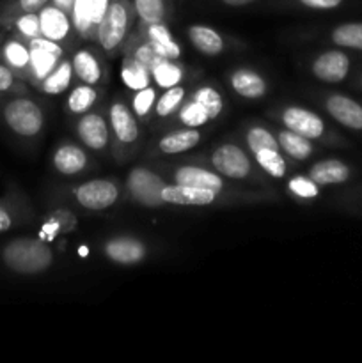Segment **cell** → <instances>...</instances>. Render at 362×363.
<instances>
[{
  "instance_id": "f546056e",
  "label": "cell",
  "mask_w": 362,
  "mask_h": 363,
  "mask_svg": "<svg viewBox=\"0 0 362 363\" xmlns=\"http://www.w3.org/2000/svg\"><path fill=\"white\" fill-rule=\"evenodd\" d=\"M28 48H31V77H28V80H34L35 84H39L57 66L60 57L48 52V50L38 48V46H28Z\"/></svg>"
},
{
  "instance_id": "e575fe53",
  "label": "cell",
  "mask_w": 362,
  "mask_h": 363,
  "mask_svg": "<svg viewBox=\"0 0 362 363\" xmlns=\"http://www.w3.org/2000/svg\"><path fill=\"white\" fill-rule=\"evenodd\" d=\"M133 9L144 25L160 23L165 20L167 2L165 0H133Z\"/></svg>"
},
{
  "instance_id": "5bb4252c",
  "label": "cell",
  "mask_w": 362,
  "mask_h": 363,
  "mask_svg": "<svg viewBox=\"0 0 362 363\" xmlns=\"http://www.w3.org/2000/svg\"><path fill=\"white\" fill-rule=\"evenodd\" d=\"M220 194L213 190H206V188H194V186H183V184H165L162 190V199L165 204L172 206H212L216 202Z\"/></svg>"
},
{
  "instance_id": "ac0fdd59",
  "label": "cell",
  "mask_w": 362,
  "mask_h": 363,
  "mask_svg": "<svg viewBox=\"0 0 362 363\" xmlns=\"http://www.w3.org/2000/svg\"><path fill=\"white\" fill-rule=\"evenodd\" d=\"M229 84L234 94L245 99H259L268 92V82L258 71L248 67L234 69L229 77Z\"/></svg>"
},
{
  "instance_id": "9c48e42d",
  "label": "cell",
  "mask_w": 362,
  "mask_h": 363,
  "mask_svg": "<svg viewBox=\"0 0 362 363\" xmlns=\"http://www.w3.org/2000/svg\"><path fill=\"white\" fill-rule=\"evenodd\" d=\"M327 113L343 128L362 133V105L341 92H332L323 101Z\"/></svg>"
},
{
  "instance_id": "60d3db41",
  "label": "cell",
  "mask_w": 362,
  "mask_h": 363,
  "mask_svg": "<svg viewBox=\"0 0 362 363\" xmlns=\"http://www.w3.org/2000/svg\"><path fill=\"white\" fill-rule=\"evenodd\" d=\"M180 119L185 126L199 128V126H202V124L208 123L209 117H208V113L204 112V108L199 105V103H195L194 99H190V101L185 103L183 108H181Z\"/></svg>"
},
{
  "instance_id": "f1b7e54d",
  "label": "cell",
  "mask_w": 362,
  "mask_h": 363,
  "mask_svg": "<svg viewBox=\"0 0 362 363\" xmlns=\"http://www.w3.org/2000/svg\"><path fill=\"white\" fill-rule=\"evenodd\" d=\"M96 99H98V91L94 89V85L80 84L67 96L66 110L70 113H75V116H84L94 105Z\"/></svg>"
},
{
  "instance_id": "30bf717a",
  "label": "cell",
  "mask_w": 362,
  "mask_h": 363,
  "mask_svg": "<svg viewBox=\"0 0 362 363\" xmlns=\"http://www.w3.org/2000/svg\"><path fill=\"white\" fill-rule=\"evenodd\" d=\"M77 137L85 147L103 151L110 144V128L102 113H84L77 123Z\"/></svg>"
},
{
  "instance_id": "4316f807",
  "label": "cell",
  "mask_w": 362,
  "mask_h": 363,
  "mask_svg": "<svg viewBox=\"0 0 362 363\" xmlns=\"http://www.w3.org/2000/svg\"><path fill=\"white\" fill-rule=\"evenodd\" d=\"M254 162L266 176L273 177V179H283L287 174V162L284 158L283 151L277 149H259L254 155Z\"/></svg>"
},
{
  "instance_id": "2e32d148",
  "label": "cell",
  "mask_w": 362,
  "mask_h": 363,
  "mask_svg": "<svg viewBox=\"0 0 362 363\" xmlns=\"http://www.w3.org/2000/svg\"><path fill=\"white\" fill-rule=\"evenodd\" d=\"M39 23H41V35L50 39V41L60 43L67 39L71 27V16L67 11L60 9L55 4H46L41 11H39Z\"/></svg>"
},
{
  "instance_id": "f35d334b",
  "label": "cell",
  "mask_w": 362,
  "mask_h": 363,
  "mask_svg": "<svg viewBox=\"0 0 362 363\" xmlns=\"http://www.w3.org/2000/svg\"><path fill=\"white\" fill-rule=\"evenodd\" d=\"M287 188H290L291 194L298 199H304V201H311L319 195V184H316L314 181L309 176H293L287 181Z\"/></svg>"
},
{
  "instance_id": "d6a6232c",
  "label": "cell",
  "mask_w": 362,
  "mask_h": 363,
  "mask_svg": "<svg viewBox=\"0 0 362 363\" xmlns=\"http://www.w3.org/2000/svg\"><path fill=\"white\" fill-rule=\"evenodd\" d=\"M192 99L204 108L209 121L216 119V117L224 112L222 96H220V92L216 91L215 87H212V85H202V87L195 89L194 94H192Z\"/></svg>"
},
{
  "instance_id": "bcb514c9",
  "label": "cell",
  "mask_w": 362,
  "mask_h": 363,
  "mask_svg": "<svg viewBox=\"0 0 362 363\" xmlns=\"http://www.w3.org/2000/svg\"><path fill=\"white\" fill-rule=\"evenodd\" d=\"M91 4H92V21H94V27H98L102 18L105 16L106 9H109L110 0H91Z\"/></svg>"
},
{
  "instance_id": "5b68a950",
  "label": "cell",
  "mask_w": 362,
  "mask_h": 363,
  "mask_svg": "<svg viewBox=\"0 0 362 363\" xmlns=\"http://www.w3.org/2000/svg\"><path fill=\"white\" fill-rule=\"evenodd\" d=\"M165 184L162 176L146 167H135L126 177V190L130 197L137 204L148 209H158L167 206L162 199V190Z\"/></svg>"
},
{
  "instance_id": "6da1fadb",
  "label": "cell",
  "mask_w": 362,
  "mask_h": 363,
  "mask_svg": "<svg viewBox=\"0 0 362 363\" xmlns=\"http://www.w3.org/2000/svg\"><path fill=\"white\" fill-rule=\"evenodd\" d=\"M2 264L16 275L32 277L46 272L53 264V252L39 238H14L0 250Z\"/></svg>"
},
{
  "instance_id": "7bdbcfd3",
  "label": "cell",
  "mask_w": 362,
  "mask_h": 363,
  "mask_svg": "<svg viewBox=\"0 0 362 363\" xmlns=\"http://www.w3.org/2000/svg\"><path fill=\"white\" fill-rule=\"evenodd\" d=\"M131 57H135L138 62L144 64V66L148 67L149 71H151L153 67L156 66V64L162 62V60H163V57L160 55V53H156V50L153 48V46L149 45L148 41H146L144 45L137 46V48H135V52H133V55H131Z\"/></svg>"
},
{
  "instance_id": "44dd1931",
  "label": "cell",
  "mask_w": 362,
  "mask_h": 363,
  "mask_svg": "<svg viewBox=\"0 0 362 363\" xmlns=\"http://www.w3.org/2000/svg\"><path fill=\"white\" fill-rule=\"evenodd\" d=\"M146 39L163 59L177 60L181 57V46L174 41L169 27L163 21L146 25Z\"/></svg>"
},
{
  "instance_id": "7dc6e473",
  "label": "cell",
  "mask_w": 362,
  "mask_h": 363,
  "mask_svg": "<svg viewBox=\"0 0 362 363\" xmlns=\"http://www.w3.org/2000/svg\"><path fill=\"white\" fill-rule=\"evenodd\" d=\"M220 2H224L226 6H231V7H241V6H248V4L256 2V0H220Z\"/></svg>"
},
{
  "instance_id": "52a82bcc",
  "label": "cell",
  "mask_w": 362,
  "mask_h": 363,
  "mask_svg": "<svg viewBox=\"0 0 362 363\" xmlns=\"http://www.w3.org/2000/svg\"><path fill=\"white\" fill-rule=\"evenodd\" d=\"M280 121L284 128L309 138V140H327L329 138V128L327 123L312 110L305 106L291 105L280 112Z\"/></svg>"
},
{
  "instance_id": "8fae6325",
  "label": "cell",
  "mask_w": 362,
  "mask_h": 363,
  "mask_svg": "<svg viewBox=\"0 0 362 363\" xmlns=\"http://www.w3.org/2000/svg\"><path fill=\"white\" fill-rule=\"evenodd\" d=\"M172 179L176 184L206 188V190H213L216 194H222L227 190L226 179L219 172L197 165H180L172 172Z\"/></svg>"
},
{
  "instance_id": "681fc988",
  "label": "cell",
  "mask_w": 362,
  "mask_h": 363,
  "mask_svg": "<svg viewBox=\"0 0 362 363\" xmlns=\"http://www.w3.org/2000/svg\"><path fill=\"white\" fill-rule=\"evenodd\" d=\"M358 84H361V89H362V74H361V78H358Z\"/></svg>"
},
{
  "instance_id": "7402d4cb",
  "label": "cell",
  "mask_w": 362,
  "mask_h": 363,
  "mask_svg": "<svg viewBox=\"0 0 362 363\" xmlns=\"http://www.w3.org/2000/svg\"><path fill=\"white\" fill-rule=\"evenodd\" d=\"M275 135H277V140H279L283 155L290 156V158L295 160V162H305V160H309L316 152V147L314 144H312V140L295 133V131L287 130V128L279 130Z\"/></svg>"
},
{
  "instance_id": "d590c367",
  "label": "cell",
  "mask_w": 362,
  "mask_h": 363,
  "mask_svg": "<svg viewBox=\"0 0 362 363\" xmlns=\"http://www.w3.org/2000/svg\"><path fill=\"white\" fill-rule=\"evenodd\" d=\"M185 96H187V91H185L183 85H172V87L165 89L162 96L158 98L155 106V112L158 117H167L172 116L177 108H180L181 103L185 101Z\"/></svg>"
},
{
  "instance_id": "484cf974",
  "label": "cell",
  "mask_w": 362,
  "mask_h": 363,
  "mask_svg": "<svg viewBox=\"0 0 362 363\" xmlns=\"http://www.w3.org/2000/svg\"><path fill=\"white\" fill-rule=\"evenodd\" d=\"M27 216V206L21 202L18 191L9 190L0 199V234L16 227Z\"/></svg>"
},
{
  "instance_id": "4dcf8cb0",
  "label": "cell",
  "mask_w": 362,
  "mask_h": 363,
  "mask_svg": "<svg viewBox=\"0 0 362 363\" xmlns=\"http://www.w3.org/2000/svg\"><path fill=\"white\" fill-rule=\"evenodd\" d=\"M245 144H247V149L251 155H254V152L259 151V149H277V151H280L277 135L272 133L268 128L259 126V124H254V126L247 128V133H245Z\"/></svg>"
},
{
  "instance_id": "ffe728a7",
  "label": "cell",
  "mask_w": 362,
  "mask_h": 363,
  "mask_svg": "<svg viewBox=\"0 0 362 363\" xmlns=\"http://www.w3.org/2000/svg\"><path fill=\"white\" fill-rule=\"evenodd\" d=\"M188 39H190L192 46L206 57L220 55L224 52V46H226L222 35L208 25H190L188 27Z\"/></svg>"
},
{
  "instance_id": "8d00e7d4",
  "label": "cell",
  "mask_w": 362,
  "mask_h": 363,
  "mask_svg": "<svg viewBox=\"0 0 362 363\" xmlns=\"http://www.w3.org/2000/svg\"><path fill=\"white\" fill-rule=\"evenodd\" d=\"M13 27L18 38L31 41L34 38H41V23L39 13H20L13 18Z\"/></svg>"
},
{
  "instance_id": "b9f144b4",
  "label": "cell",
  "mask_w": 362,
  "mask_h": 363,
  "mask_svg": "<svg viewBox=\"0 0 362 363\" xmlns=\"http://www.w3.org/2000/svg\"><path fill=\"white\" fill-rule=\"evenodd\" d=\"M20 89V77H18L7 64H4L2 60H0V94H6V92H18Z\"/></svg>"
},
{
  "instance_id": "3957f363",
  "label": "cell",
  "mask_w": 362,
  "mask_h": 363,
  "mask_svg": "<svg viewBox=\"0 0 362 363\" xmlns=\"http://www.w3.org/2000/svg\"><path fill=\"white\" fill-rule=\"evenodd\" d=\"M135 9L128 0H110L105 16L96 27V39L103 52L116 53L126 39Z\"/></svg>"
},
{
  "instance_id": "8992f818",
  "label": "cell",
  "mask_w": 362,
  "mask_h": 363,
  "mask_svg": "<svg viewBox=\"0 0 362 363\" xmlns=\"http://www.w3.org/2000/svg\"><path fill=\"white\" fill-rule=\"evenodd\" d=\"M73 195L75 201L82 208L89 211H105L112 208L119 199V186L114 181L102 177V179H91L78 184Z\"/></svg>"
},
{
  "instance_id": "cb8c5ba5",
  "label": "cell",
  "mask_w": 362,
  "mask_h": 363,
  "mask_svg": "<svg viewBox=\"0 0 362 363\" xmlns=\"http://www.w3.org/2000/svg\"><path fill=\"white\" fill-rule=\"evenodd\" d=\"M71 64H73V74L82 84L96 85L102 82V64H99V59L91 50H78L73 55Z\"/></svg>"
},
{
  "instance_id": "ee69618b",
  "label": "cell",
  "mask_w": 362,
  "mask_h": 363,
  "mask_svg": "<svg viewBox=\"0 0 362 363\" xmlns=\"http://www.w3.org/2000/svg\"><path fill=\"white\" fill-rule=\"evenodd\" d=\"M52 0H16L14 2V13H39Z\"/></svg>"
},
{
  "instance_id": "836d02e7",
  "label": "cell",
  "mask_w": 362,
  "mask_h": 363,
  "mask_svg": "<svg viewBox=\"0 0 362 363\" xmlns=\"http://www.w3.org/2000/svg\"><path fill=\"white\" fill-rule=\"evenodd\" d=\"M71 23L75 30L82 35H89L91 30H96L94 21H92V4L91 0H75L70 9Z\"/></svg>"
},
{
  "instance_id": "7a4b0ae2",
  "label": "cell",
  "mask_w": 362,
  "mask_h": 363,
  "mask_svg": "<svg viewBox=\"0 0 362 363\" xmlns=\"http://www.w3.org/2000/svg\"><path fill=\"white\" fill-rule=\"evenodd\" d=\"M0 116L7 130L21 138H34L45 128L43 108L27 96H13L0 105Z\"/></svg>"
},
{
  "instance_id": "d6986e66",
  "label": "cell",
  "mask_w": 362,
  "mask_h": 363,
  "mask_svg": "<svg viewBox=\"0 0 362 363\" xmlns=\"http://www.w3.org/2000/svg\"><path fill=\"white\" fill-rule=\"evenodd\" d=\"M87 155L82 147L75 144H62L53 152V169L62 176H77L87 167Z\"/></svg>"
},
{
  "instance_id": "277c9868",
  "label": "cell",
  "mask_w": 362,
  "mask_h": 363,
  "mask_svg": "<svg viewBox=\"0 0 362 363\" xmlns=\"http://www.w3.org/2000/svg\"><path fill=\"white\" fill-rule=\"evenodd\" d=\"M209 163L215 172L231 181L251 179L256 174L254 163L248 152L233 142H224L216 145L209 156Z\"/></svg>"
},
{
  "instance_id": "d4e9b609",
  "label": "cell",
  "mask_w": 362,
  "mask_h": 363,
  "mask_svg": "<svg viewBox=\"0 0 362 363\" xmlns=\"http://www.w3.org/2000/svg\"><path fill=\"white\" fill-rule=\"evenodd\" d=\"M71 82H73V64L66 59H60L57 66L39 82L38 87L48 96H59L70 89Z\"/></svg>"
},
{
  "instance_id": "74e56055",
  "label": "cell",
  "mask_w": 362,
  "mask_h": 363,
  "mask_svg": "<svg viewBox=\"0 0 362 363\" xmlns=\"http://www.w3.org/2000/svg\"><path fill=\"white\" fill-rule=\"evenodd\" d=\"M151 74L160 87L169 89L172 87V85H177V82L183 77V69H181L177 64H174V60L163 59L162 62H158L153 67Z\"/></svg>"
},
{
  "instance_id": "ba28073f",
  "label": "cell",
  "mask_w": 362,
  "mask_h": 363,
  "mask_svg": "<svg viewBox=\"0 0 362 363\" xmlns=\"http://www.w3.org/2000/svg\"><path fill=\"white\" fill-rule=\"evenodd\" d=\"M351 60L343 50L330 48L319 53L311 64L312 77L323 84H341L350 74Z\"/></svg>"
},
{
  "instance_id": "83f0119b",
  "label": "cell",
  "mask_w": 362,
  "mask_h": 363,
  "mask_svg": "<svg viewBox=\"0 0 362 363\" xmlns=\"http://www.w3.org/2000/svg\"><path fill=\"white\" fill-rule=\"evenodd\" d=\"M330 41L337 48L358 50L362 52V21H346L337 25L330 32Z\"/></svg>"
},
{
  "instance_id": "ab89813d",
  "label": "cell",
  "mask_w": 362,
  "mask_h": 363,
  "mask_svg": "<svg viewBox=\"0 0 362 363\" xmlns=\"http://www.w3.org/2000/svg\"><path fill=\"white\" fill-rule=\"evenodd\" d=\"M155 105H156L155 87L148 85V87L141 89V91H135L133 99H131V110H133L135 116L146 117L149 112H151Z\"/></svg>"
},
{
  "instance_id": "c3c4849f",
  "label": "cell",
  "mask_w": 362,
  "mask_h": 363,
  "mask_svg": "<svg viewBox=\"0 0 362 363\" xmlns=\"http://www.w3.org/2000/svg\"><path fill=\"white\" fill-rule=\"evenodd\" d=\"M52 2L55 4V6H59L60 9H64V11H67V13H70V9H71V6H73L75 0H52Z\"/></svg>"
},
{
  "instance_id": "7c38bea8",
  "label": "cell",
  "mask_w": 362,
  "mask_h": 363,
  "mask_svg": "<svg viewBox=\"0 0 362 363\" xmlns=\"http://www.w3.org/2000/svg\"><path fill=\"white\" fill-rule=\"evenodd\" d=\"M109 121L112 133L121 145H131L141 137V128H138L135 113L126 103L114 101L109 110Z\"/></svg>"
},
{
  "instance_id": "f6af8a7d",
  "label": "cell",
  "mask_w": 362,
  "mask_h": 363,
  "mask_svg": "<svg viewBox=\"0 0 362 363\" xmlns=\"http://www.w3.org/2000/svg\"><path fill=\"white\" fill-rule=\"evenodd\" d=\"M304 7L314 11H332L337 9L344 0H298Z\"/></svg>"
},
{
  "instance_id": "e0dca14e",
  "label": "cell",
  "mask_w": 362,
  "mask_h": 363,
  "mask_svg": "<svg viewBox=\"0 0 362 363\" xmlns=\"http://www.w3.org/2000/svg\"><path fill=\"white\" fill-rule=\"evenodd\" d=\"M0 60L23 80L31 77V48L21 38H7L0 43Z\"/></svg>"
},
{
  "instance_id": "9a60e30c",
  "label": "cell",
  "mask_w": 362,
  "mask_h": 363,
  "mask_svg": "<svg viewBox=\"0 0 362 363\" xmlns=\"http://www.w3.org/2000/svg\"><path fill=\"white\" fill-rule=\"evenodd\" d=\"M307 176L319 186H337V184H344L351 179L353 169L343 160L327 158L312 163Z\"/></svg>"
},
{
  "instance_id": "603a6c76",
  "label": "cell",
  "mask_w": 362,
  "mask_h": 363,
  "mask_svg": "<svg viewBox=\"0 0 362 363\" xmlns=\"http://www.w3.org/2000/svg\"><path fill=\"white\" fill-rule=\"evenodd\" d=\"M201 138L202 135L197 128H185V130L163 135L158 142V149L163 155H181L194 149L201 142Z\"/></svg>"
},
{
  "instance_id": "1f68e13d",
  "label": "cell",
  "mask_w": 362,
  "mask_h": 363,
  "mask_svg": "<svg viewBox=\"0 0 362 363\" xmlns=\"http://www.w3.org/2000/svg\"><path fill=\"white\" fill-rule=\"evenodd\" d=\"M149 78H151V71L138 62L135 57H126L123 62V82L133 91H141V89L148 87Z\"/></svg>"
},
{
  "instance_id": "4fadbf2b",
  "label": "cell",
  "mask_w": 362,
  "mask_h": 363,
  "mask_svg": "<svg viewBox=\"0 0 362 363\" xmlns=\"http://www.w3.org/2000/svg\"><path fill=\"white\" fill-rule=\"evenodd\" d=\"M103 254L109 261L116 262V264L133 266L144 261L148 250H146V245L142 241L135 240V238L119 236L106 241L105 247H103Z\"/></svg>"
}]
</instances>
